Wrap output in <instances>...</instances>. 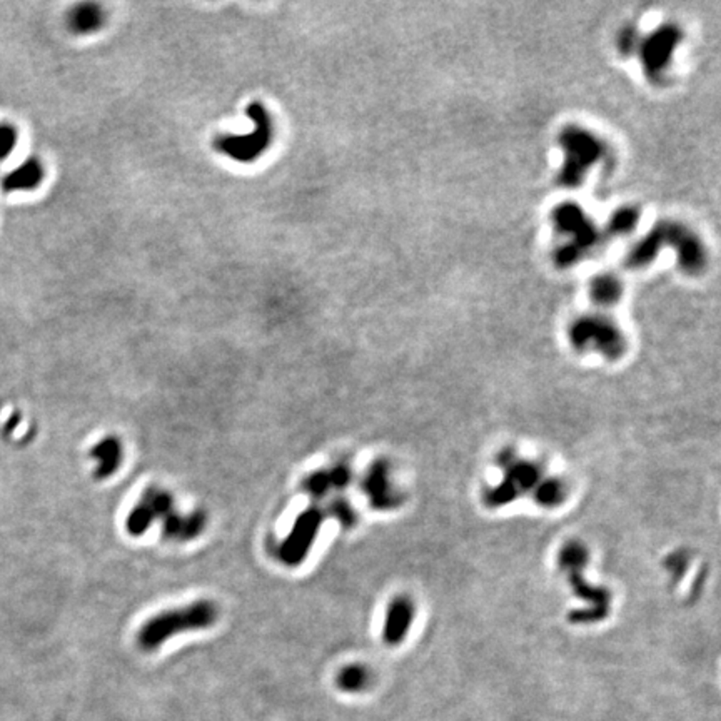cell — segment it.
<instances>
[{
  "mask_svg": "<svg viewBox=\"0 0 721 721\" xmlns=\"http://www.w3.org/2000/svg\"><path fill=\"white\" fill-rule=\"evenodd\" d=\"M104 24L102 8L95 4H83L74 11L70 17V25L77 34H92L97 32Z\"/></svg>",
  "mask_w": 721,
  "mask_h": 721,
  "instance_id": "30bf717a",
  "label": "cell"
},
{
  "mask_svg": "<svg viewBox=\"0 0 721 721\" xmlns=\"http://www.w3.org/2000/svg\"><path fill=\"white\" fill-rule=\"evenodd\" d=\"M670 243L675 245L680 252V262L687 271L696 272L705 266V250L698 243L696 236H693L688 229L678 224H661L649 236H646L643 243L635 245L630 252L628 262L631 266H641V264L652 261L656 256V250L663 244Z\"/></svg>",
  "mask_w": 721,
  "mask_h": 721,
  "instance_id": "7a4b0ae2",
  "label": "cell"
},
{
  "mask_svg": "<svg viewBox=\"0 0 721 721\" xmlns=\"http://www.w3.org/2000/svg\"><path fill=\"white\" fill-rule=\"evenodd\" d=\"M636 221H638V213L635 209H623L613 215L609 227L614 234H623V232L631 231Z\"/></svg>",
  "mask_w": 721,
  "mask_h": 721,
  "instance_id": "4fadbf2b",
  "label": "cell"
},
{
  "mask_svg": "<svg viewBox=\"0 0 721 721\" xmlns=\"http://www.w3.org/2000/svg\"><path fill=\"white\" fill-rule=\"evenodd\" d=\"M560 144L566 151V164L561 170L560 182L562 186L574 187L581 182L584 173L603 157L605 146L600 139L579 127L562 130Z\"/></svg>",
  "mask_w": 721,
  "mask_h": 721,
  "instance_id": "3957f363",
  "label": "cell"
},
{
  "mask_svg": "<svg viewBox=\"0 0 721 721\" xmlns=\"http://www.w3.org/2000/svg\"><path fill=\"white\" fill-rule=\"evenodd\" d=\"M248 114L252 119V130L248 135H224L217 140V149L237 162H252L269 149L272 122L269 112L261 104H249Z\"/></svg>",
  "mask_w": 721,
  "mask_h": 721,
  "instance_id": "277c9868",
  "label": "cell"
},
{
  "mask_svg": "<svg viewBox=\"0 0 721 721\" xmlns=\"http://www.w3.org/2000/svg\"><path fill=\"white\" fill-rule=\"evenodd\" d=\"M92 452H94L95 459L99 461V478L111 476L119 468V464L122 463V446L116 438L102 439V443H99Z\"/></svg>",
  "mask_w": 721,
  "mask_h": 721,
  "instance_id": "9c48e42d",
  "label": "cell"
},
{
  "mask_svg": "<svg viewBox=\"0 0 721 721\" xmlns=\"http://www.w3.org/2000/svg\"><path fill=\"white\" fill-rule=\"evenodd\" d=\"M319 526L318 513L309 511L299 518L296 526H294L291 536L283 546V558L285 562H299L302 556L306 555L312 538H314L316 530Z\"/></svg>",
  "mask_w": 721,
  "mask_h": 721,
  "instance_id": "ba28073f",
  "label": "cell"
},
{
  "mask_svg": "<svg viewBox=\"0 0 721 721\" xmlns=\"http://www.w3.org/2000/svg\"><path fill=\"white\" fill-rule=\"evenodd\" d=\"M215 619H217V608L210 601H197L186 608L166 611L144 624L139 633V645L146 652H151L166 643V640L173 635H179L182 631L204 630L215 623Z\"/></svg>",
  "mask_w": 721,
  "mask_h": 721,
  "instance_id": "6da1fadb",
  "label": "cell"
},
{
  "mask_svg": "<svg viewBox=\"0 0 721 721\" xmlns=\"http://www.w3.org/2000/svg\"><path fill=\"white\" fill-rule=\"evenodd\" d=\"M681 37L680 29L676 25H663L652 37H648L643 43V65L649 79L659 81L663 70L670 64L671 54L678 46Z\"/></svg>",
  "mask_w": 721,
  "mask_h": 721,
  "instance_id": "52a82bcc",
  "label": "cell"
},
{
  "mask_svg": "<svg viewBox=\"0 0 721 721\" xmlns=\"http://www.w3.org/2000/svg\"><path fill=\"white\" fill-rule=\"evenodd\" d=\"M369 681V673L363 666H347L337 676V685L344 692H359L366 688Z\"/></svg>",
  "mask_w": 721,
  "mask_h": 721,
  "instance_id": "7c38bea8",
  "label": "cell"
},
{
  "mask_svg": "<svg viewBox=\"0 0 721 721\" xmlns=\"http://www.w3.org/2000/svg\"><path fill=\"white\" fill-rule=\"evenodd\" d=\"M571 342L576 347L595 344L598 351L605 354L618 356L623 351V336L613 323L605 318H581L578 319L570 329Z\"/></svg>",
  "mask_w": 721,
  "mask_h": 721,
  "instance_id": "8992f818",
  "label": "cell"
},
{
  "mask_svg": "<svg viewBox=\"0 0 721 721\" xmlns=\"http://www.w3.org/2000/svg\"><path fill=\"white\" fill-rule=\"evenodd\" d=\"M591 297L601 306L614 304L621 297V284L614 276H598L591 283Z\"/></svg>",
  "mask_w": 721,
  "mask_h": 721,
  "instance_id": "8fae6325",
  "label": "cell"
},
{
  "mask_svg": "<svg viewBox=\"0 0 721 721\" xmlns=\"http://www.w3.org/2000/svg\"><path fill=\"white\" fill-rule=\"evenodd\" d=\"M558 231L571 237V243L556 250L558 262H576L583 256L584 250H590L598 243V232L586 214L578 205L562 204L553 214Z\"/></svg>",
  "mask_w": 721,
  "mask_h": 721,
  "instance_id": "5b68a950",
  "label": "cell"
}]
</instances>
